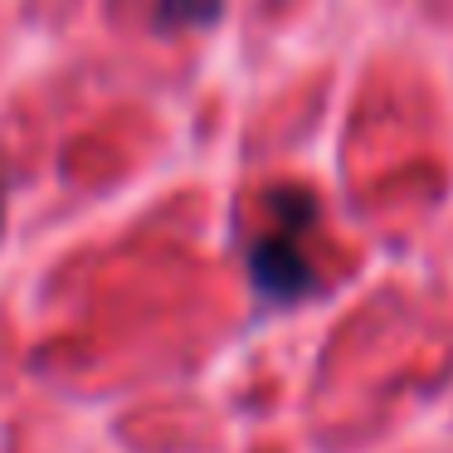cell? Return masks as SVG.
I'll list each match as a JSON object with an SVG mask.
<instances>
[{
	"label": "cell",
	"instance_id": "cell-3",
	"mask_svg": "<svg viewBox=\"0 0 453 453\" xmlns=\"http://www.w3.org/2000/svg\"><path fill=\"white\" fill-rule=\"evenodd\" d=\"M0 229H5V205H0Z\"/></svg>",
	"mask_w": 453,
	"mask_h": 453
},
{
	"label": "cell",
	"instance_id": "cell-2",
	"mask_svg": "<svg viewBox=\"0 0 453 453\" xmlns=\"http://www.w3.org/2000/svg\"><path fill=\"white\" fill-rule=\"evenodd\" d=\"M225 15V0H157V20L166 30H210Z\"/></svg>",
	"mask_w": 453,
	"mask_h": 453
},
{
	"label": "cell",
	"instance_id": "cell-1",
	"mask_svg": "<svg viewBox=\"0 0 453 453\" xmlns=\"http://www.w3.org/2000/svg\"><path fill=\"white\" fill-rule=\"evenodd\" d=\"M268 210L273 229L249 244V283L268 303H297L317 288L312 264L303 258V234L317 225V200L307 190H273Z\"/></svg>",
	"mask_w": 453,
	"mask_h": 453
}]
</instances>
